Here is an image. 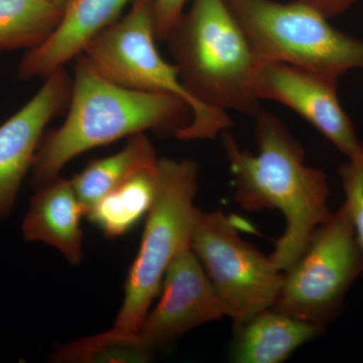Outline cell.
I'll list each match as a JSON object with an SVG mask.
<instances>
[{
	"label": "cell",
	"instance_id": "obj_12",
	"mask_svg": "<svg viewBox=\"0 0 363 363\" xmlns=\"http://www.w3.org/2000/svg\"><path fill=\"white\" fill-rule=\"evenodd\" d=\"M133 0H72L51 35L26 52L18 74L23 80L47 78L80 56L100 33L118 21Z\"/></svg>",
	"mask_w": 363,
	"mask_h": 363
},
{
	"label": "cell",
	"instance_id": "obj_10",
	"mask_svg": "<svg viewBox=\"0 0 363 363\" xmlns=\"http://www.w3.org/2000/svg\"><path fill=\"white\" fill-rule=\"evenodd\" d=\"M159 296V302L150 309L138 332L155 351L175 342L196 327L227 317L220 298L191 247L169 264Z\"/></svg>",
	"mask_w": 363,
	"mask_h": 363
},
{
	"label": "cell",
	"instance_id": "obj_18",
	"mask_svg": "<svg viewBox=\"0 0 363 363\" xmlns=\"http://www.w3.org/2000/svg\"><path fill=\"white\" fill-rule=\"evenodd\" d=\"M62 14L45 0H0V52L42 44Z\"/></svg>",
	"mask_w": 363,
	"mask_h": 363
},
{
	"label": "cell",
	"instance_id": "obj_9",
	"mask_svg": "<svg viewBox=\"0 0 363 363\" xmlns=\"http://www.w3.org/2000/svg\"><path fill=\"white\" fill-rule=\"evenodd\" d=\"M339 79L285 63L259 66L255 89L260 101L285 105L316 128L347 159L358 156L363 143L337 95Z\"/></svg>",
	"mask_w": 363,
	"mask_h": 363
},
{
	"label": "cell",
	"instance_id": "obj_14",
	"mask_svg": "<svg viewBox=\"0 0 363 363\" xmlns=\"http://www.w3.org/2000/svg\"><path fill=\"white\" fill-rule=\"evenodd\" d=\"M324 331L321 325L269 308L243 323L235 324L230 360L234 363H281Z\"/></svg>",
	"mask_w": 363,
	"mask_h": 363
},
{
	"label": "cell",
	"instance_id": "obj_13",
	"mask_svg": "<svg viewBox=\"0 0 363 363\" xmlns=\"http://www.w3.org/2000/svg\"><path fill=\"white\" fill-rule=\"evenodd\" d=\"M83 216L84 209L71 180L58 177L35 190L21 223V233L28 242L56 248L76 266L82 262Z\"/></svg>",
	"mask_w": 363,
	"mask_h": 363
},
{
	"label": "cell",
	"instance_id": "obj_3",
	"mask_svg": "<svg viewBox=\"0 0 363 363\" xmlns=\"http://www.w3.org/2000/svg\"><path fill=\"white\" fill-rule=\"evenodd\" d=\"M166 42L182 83L212 111L255 118L260 100L255 89L259 63L225 0H191Z\"/></svg>",
	"mask_w": 363,
	"mask_h": 363
},
{
	"label": "cell",
	"instance_id": "obj_22",
	"mask_svg": "<svg viewBox=\"0 0 363 363\" xmlns=\"http://www.w3.org/2000/svg\"><path fill=\"white\" fill-rule=\"evenodd\" d=\"M45 1L49 2V4H52L55 9H58V11L63 13V11H65L67 6L71 4L72 0H45Z\"/></svg>",
	"mask_w": 363,
	"mask_h": 363
},
{
	"label": "cell",
	"instance_id": "obj_8",
	"mask_svg": "<svg viewBox=\"0 0 363 363\" xmlns=\"http://www.w3.org/2000/svg\"><path fill=\"white\" fill-rule=\"evenodd\" d=\"M191 248L234 324L276 303L283 272L252 243L240 238L233 218L221 210L196 208Z\"/></svg>",
	"mask_w": 363,
	"mask_h": 363
},
{
	"label": "cell",
	"instance_id": "obj_16",
	"mask_svg": "<svg viewBox=\"0 0 363 363\" xmlns=\"http://www.w3.org/2000/svg\"><path fill=\"white\" fill-rule=\"evenodd\" d=\"M157 164L136 172L121 186L95 203L86 218L106 236L116 238L131 230L147 213L156 199Z\"/></svg>",
	"mask_w": 363,
	"mask_h": 363
},
{
	"label": "cell",
	"instance_id": "obj_2",
	"mask_svg": "<svg viewBox=\"0 0 363 363\" xmlns=\"http://www.w3.org/2000/svg\"><path fill=\"white\" fill-rule=\"evenodd\" d=\"M68 104L64 123L40 140L30 169L35 190L87 150L147 130L177 135L192 117L181 98L116 84L82 55L75 59Z\"/></svg>",
	"mask_w": 363,
	"mask_h": 363
},
{
	"label": "cell",
	"instance_id": "obj_1",
	"mask_svg": "<svg viewBox=\"0 0 363 363\" xmlns=\"http://www.w3.org/2000/svg\"><path fill=\"white\" fill-rule=\"evenodd\" d=\"M255 119L257 154L241 147L229 130L221 133L222 147L238 206L248 212L276 209L285 216V231L269 255L284 272L333 214L330 187L323 171L306 164L304 149L281 118L262 111Z\"/></svg>",
	"mask_w": 363,
	"mask_h": 363
},
{
	"label": "cell",
	"instance_id": "obj_7",
	"mask_svg": "<svg viewBox=\"0 0 363 363\" xmlns=\"http://www.w3.org/2000/svg\"><path fill=\"white\" fill-rule=\"evenodd\" d=\"M362 272V250L347 208L342 204L283 272L272 308L325 327L342 311L346 294Z\"/></svg>",
	"mask_w": 363,
	"mask_h": 363
},
{
	"label": "cell",
	"instance_id": "obj_19",
	"mask_svg": "<svg viewBox=\"0 0 363 363\" xmlns=\"http://www.w3.org/2000/svg\"><path fill=\"white\" fill-rule=\"evenodd\" d=\"M340 177L345 194L343 204L350 215L363 257V150L341 167Z\"/></svg>",
	"mask_w": 363,
	"mask_h": 363
},
{
	"label": "cell",
	"instance_id": "obj_21",
	"mask_svg": "<svg viewBox=\"0 0 363 363\" xmlns=\"http://www.w3.org/2000/svg\"><path fill=\"white\" fill-rule=\"evenodd\" d=\"M300 1L314 7L327 18H333L347 13L358 0H300Z\"/></svg>",
	"mask_w": 363,
	"mask_h": 363
},
{
	"label": "cell",
	"instance_id": "obj_15",
	"mask_svg": "<svg viewBox=\"0 0 363 363\" xmlns=\"http://www.w3.org/2000/svg\"><path fill=\"white\" fill-rule=\"evenodd\" d=\"M157 162L154 145L143 133L130 136L123 149L116 154L89 162L71 180L85 213L136 172Z\"/></svg>",
	"mask_w": 363,
	"mask_h": 363
},
{
	"label": "cell",
	"instance_id": "obj_17",
	"mask_svg": "<svg viewBox=\"0 0 363 363\" xmlns=\"http://www.w3.org/2000/svg\"><path fill=\"white\" fill-rule=\"evenodd\" d=\"M155 351L140 334L111 328L59 346L49 355L52 363H147Z\"/></svg>",
	"mask_w": 363,
	"mask_h": 363
},
{
	"label": "cell",
	"instance_id": "obj_5",
	"mask_svg": "<svg viewBox=\"0 0 363 363\" xmlns=\"http://www.w3.org/2000/svg\"><path fill=\"white\" fill-rule=\"evenodd\" d=\"M198 174L193 160L159 159L156 199L145 217L140 250L128 272L123 306L112 326L116 330L140 332L169 264L191 247Z\"/></svg>",
	"mask_w": 363,
	"mask_h": 363
},
{
	"label": "cell",
	"instance_id": "obj_20",
	"mask_svg": "<svg viewBox=\"0 0 363 363\" xmlns=\"http://www.w3.org/2000/svg\"><path fill=\"white\" fill-rule=\"evenodd\" d=\"M189 1L191 0H154L157 40L166 42L181 21Z\"/></svg>",
	"mask_w": 363,
	"mask_h": 363
},
{
	"label": "cell",
	"instance_id": "obj_6",
	"mask_svg": "<svg viewBox=\"0 0 363 363\" xmlns=\"http://www.w3.org/2000/svg\"><path fill=\"white\" fill-rule=\"evenodd\" d=\"M156 40L154 0H133L130 11L100 33L81 55L116 84L184 100L192 117L176 135L179 140H214L228 130L233 125L228 114L207 108L188 92L176 66L160 54Z\"/></svg>",
	"mask_w": 363,
	"mask_h": 363
},
{
	"label": "cell",
	"instance_id": "obj_4",
	"mask_svg": "<svg viewBox=\"0 0 363 363\" xmlns=\"http://www.w3.org/2000/svg\"><path fill=\"white\" fill-rule=\"evenodd\" d=\"M259 66L285 63L340 78L363 69V40L300 0H225Z\"/></svg>",
	"mask_w": 363,
	"mask_h": 363
},
{
	"label": "cell",
	"instance_id": "obj_11",
	"mask_svg": "<svg viewBox=\"0 0 363 363\" xmlns=\"http://www.w3.org/2000/svg\"><path fill=\"white\" fill-rule=\"evenodd\" d=\"M45 80L35 96L0 125V222L13 212L45 128L70 99L72 77L65 69Z\"/></svg>",
	"mask_w": 363,
	"mask_h": 363
}]
</instances>
